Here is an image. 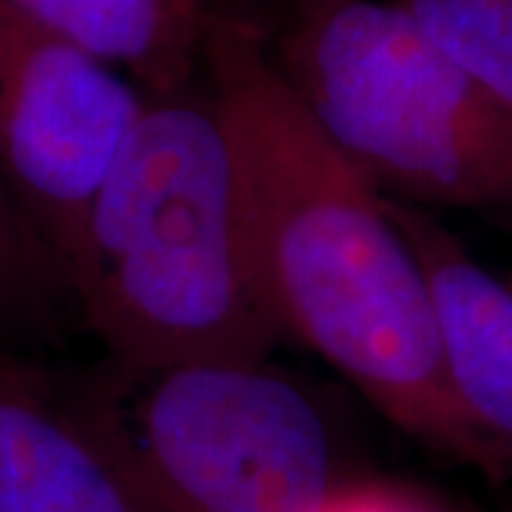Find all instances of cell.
Segmentation results:
<instances>
[{"label":"cell","mask_w":512,"mask_h":512,"mask_svg":"<svg viewBox=\"0 0 512 512\" xmlns=\"http://www.w3.org/2000/svg\"><path fill=\"white\" fill-rule=\"evenodd\" d=\"M202 80L234 146L256 271L285 339L319 353L399 430L498 478L453 396L430 288L387 197L316 126L237 3L211 12Z\"/></svg>","instance_id":"1"},{"label":"cell","mask_w":512,"mask_h":512,"mask_svg":"<svg viewBox=\"0 0 512 512\" xmlns=\"http://www.w3.org/2000/svg\"><path fill=\"white\" fill-rule=\"evenodd\" d=\"M69 299L114 365L268 362L285 342L205 80L146 97L89 208Z\"/></svg>","instance_id":"2"},{"label":"cell","mask_w":512,"mask_h":512,"mask_svg":"<svg viewBox=\"0 0 512 512\" xmlns=\"http://www.w3.org/2000/svg\"><path fill=\"white\" fill-rule=\"evenodd\" d=\"M262 35L316 126L382 194L512 208V120L396 0H291Z\"/></svg>","instance_id":"3"},{"label":"cell","mask_w":512,"mask_h":512,"mask_svg":"<svg viewBox=\"0 0 512 512\" xmlns=\"http://www.w3.org/2000/svg\"><path fill=\"white\" fill-rule=\"evenodd\" d=\"M89 384L163 512H322L350 478L328 410L268 362H109Z\"/></svg>","instance_id":"4"},{"label":"cell","mask_w":512,"mask_h":512,"mask_svg":"<svg viewBox=\"0 0 512 512\" xmlns=\"http://www.w3.org/2000/svg\"><path fill=\"white\" fill-rule=\"evenodd\" d=\"M146 94L0 0V171L69 293L100 185Z\"/></svg>","instance_id":"5"},{"label":"cell","mask_w":512,"mask_h":512,"mask_svg":"<svg viewBox=\"0 0 512 512\" xmlns=\"http://www.w3.org/2000/svg\"><path fill=\"white\" fill-rule=\"evenodd\" d=\"M0 512H163L89 376L23 356L0 333Z\"/></svg>","instance_id":"6"},{"label":"cell","mask_w":512,"mask_h":512,"mask_svg":"<svg viewBox=\"0 0 512 512\" xmlns=\"http://www.w3.org/2000/svg\"><path fill=\"white\" fill-rule=\"evenodd\" d=\"M387 211L427 279L458 407L487 444L498 478H512V285L427 208L387 197Z\"/></svg>","instance_id":"7"},{"label":"cell","mask_w":512,"mask_h":512,"mask_svg":"<svg viewBox=\"0 0 512 512\" xmlns=\"http://www.w3.org/2000/svg\"><path fill=\"white\" fill-rule=\"evenodd\" d=\"M106 66H123L146 97L202 80L205 32L217 0H6Z\"/></svg>","instance_id":"8"},{"label":"cell","mask_w":512,"mask_h":512,"mask_svg":"<svg viewBox=\"0 0 512 512\" xmlns=\"http://www.w3.org/2000/svg\"><path fill=\"white\" fill-rule=\"evenodd\" d=\"M512 120V0H396Z\"/></svg>","instance_id":"9"},{"label":"cell","mask_w":512,"mask_h":512,"mask_svg":"<svg viewBox=\"0 0 512 512\" xmlns=\"http://www.w3.org/2000/svg\"><path fill=\"white\" fill-rule=\"evenodd\" d=\"M69 299L55 262L43 251L0 171V333L52 330Z\"/></svg>","instance_id":"10"},{"label":"cell","mask_w":512,"mask_h":512,"mask_svg":"<svg viewBox=\"0 0 512 512\" xmlns=\"http://www.w3.org/2000/svg\"><path fill=\"white\" fill-rule=\"evenodd\" d=\"M322 512H444L430 498L399 484L350 476Z\"/></svg>","instance_id":"11"},{"label":"cell","mask_w":512,"mask_h":512,"mask_svg":"<svg viewBox=\"0 0 512 512\" xmlns=\"http://www.w3.org/2000/svg\"><path fill=\"white\" fill-rule=\"evenodd\" d=\"M262 3H268V6L276 12V9H282L285 3H291V0H262Z\"/></svg>","instance_id":"12"},{"label":"cell","mask_w":512,"mask_h":512,"mask_svg":"<svg viewBox=\"0 0 512 512\" xmlns=\"http://www.w3.org/2000/svg\"><path fill=\"white\" fill-rule=\"evenodd\" d=\"M507 282H510V285H512V274H510V276H507Z\"/></svg>","instance_id":"13"}]
</instances>
